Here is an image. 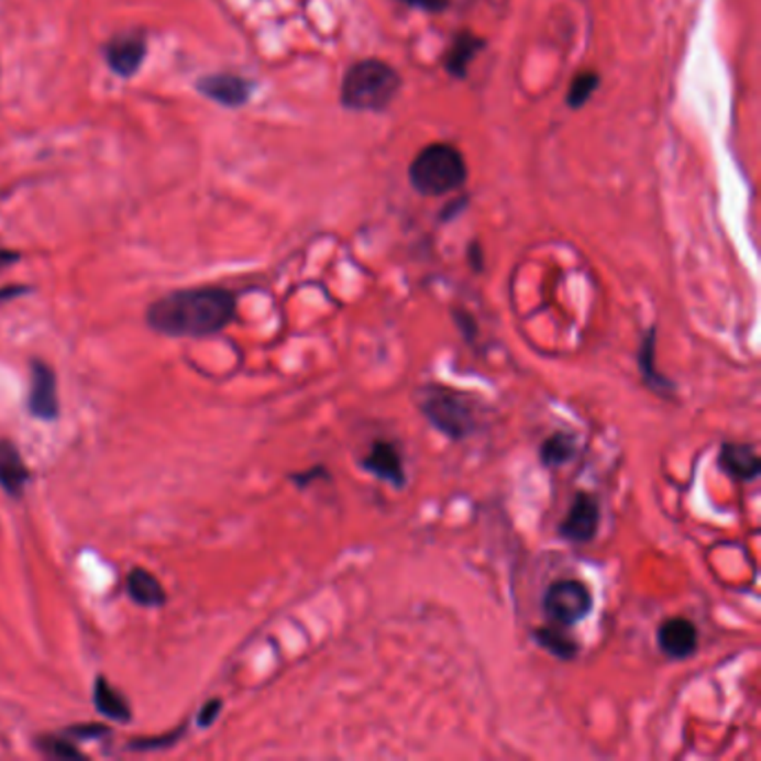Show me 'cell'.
I'll use <instances>...</instances> for the list:
<instances>
[{"label":"cell","instance_id":"1","mask_svg":"<svg viewBox=\"0 0 761 761\" xmlns=\"http://www.w3.org/2000/svg\"><path fill=\"white\" fill-rule=\"evenodd\" d=\"M238 295L223 286L179 288L155 299L145 311L147 327L166 338H210L231 327Z\"/></svg>","mask_w":761,"mask_h":761},{"label":"cell","instance_id":"2","mask_svg":"<svg viewBox=\"0 0 761 761\" xmlns=\"http://www.w3.org/2000/svg\"><path fill=\"white\" fill-rule=\"evenodd\" d=\"M402 88L396 67L379 58L353 63L342 81V106L353 112H385Z\"/></svg>","mask_w":761,"mask_h":761},{"label":"cell","instance_id":"3","mask_svg":"<svg viewBox=\"0 0 761 761\" xmlns=\"http://www.w3.org/2000/svg\"><path fill=\"white\" fill-rule=\"evenodd\" d=\"M409 181L422 197H444L463 188L467 181V164L463 152L451 143H429L413 157Z\"/></svg>","mask_w":761,"mask_h":761},{"label":"cell","instance_id":"4","mask_svg":"<svg viewBox=\"0 0 761 761\" xmlns=\"http://www.w3.org/2000/svg\"><path fill=\"white\" fill-rule=\"evenodd\" d=\"M420 411L446 438L463 440L476 431V411L472 402L446 387L424 389Z\"/></svg>","mask_w":761,"mask_h":761},{"label":"cell","instance_id":"5","mask_svg":"<svg viewBox=\"0 0 761 761\" xmlns=\"http://www.w3.org/2000/svg\"><path fill=\"white\" fill-rule=\"evenodd\" d=\"M594 607V596L583 581H556L543 594V613L559 626H576Z\"/></svg>","mask_w":761,"mask_h":761},{"label":"cell","instance_id":"6","mask_svg":"<svg viewBox=\"0 0 761 761\" xmlns=\"http://www.w3.org/2000/svg\"><path fill=\"white\" fill-rule=\"evenodd\" d=\"M195 90L228 110H240L244 108L255 92V84L242 74H233V71H210L199 76L195 81Z\"/></svg>","mask_w":761,"mask_h":761},{"label":"cell","instance_id":"7","mask_svg":"<svg viewBox=\"0 0 761 761\" xmlns=\"http://www.w3.org/2000/svg\"><path fill=\"white\" fill-rule=\"evenodd\" d=\"M147 56V38L143 32H119L103 45L106 65L119 79H132Z\"/></svg>","mask_w":761,"mask_h":761},{"label":"cell","instance_id":"8","mask_svg":"<svg viewBox=\"0 0 761 761\" xmlns=\"http://www.w3.org/2000/svg\"><path fill=\"white\" fill-rule=\"evenodd\" d=\"M27 407H30V413L43 422H54L60 416L56 373L43 360H32Z\"/></svg>","mask_w":761,"mask_h":761},{"label":"cell","instance_id":"9","mask_svg":"<svg viewBox=\"0 0 761 761\" xmlns=\"http://www.w3.org/2000/svg\"><path fill=\"white\" fill-rule=\"evenodd\" d=\"M598 522H600L598 500L585 492H578L567 516L559 525V534L570 543L583 545L596 537Z\"/></svg>","mask_w":761,"mask_h":761},{"label":"cell","instance_id":"10","mask_svg":"<svg viewBox=\"0 0 761 761\" xmlns=\"http://www.w3.org/2000/svg\"><path fill=\"white\" fill-rule=\"evenodd\" d=\"M659 648L670 659H688L697 652L699 646V632L697 626L683 617H674L661 624L657 632Z\"/></svg>","mask_w":761,"mask_h":761},{"label":"cell","instance_id":"11","mask_svg":"<svg viewBox=\"0 0 761 761\" xmlns=\"http://www.w3.org/2000/svg\"><path fill=\"white\" fill-rule=\"evenodd\" d=\"M362 467L366 472H371L375 478L385 481V483H391L394 487H405L407 485L402 455H400V451H398V446L394 442H387V440L373 442V446L364 455Z\"/></svg>","mask_w":761,"mask_h":761},{"label":"cell","instance_id":"12","mask_svg":"<svg viewBox=\"0 0 761 761\" xmlns=\"http://www.w3.org/2000/svg\"><path fill=\"white\" fill-rule=\"evenodd\" d=\"M30 481L32 472L19 446L8 438H0V489L10 498H23Z\"/></svg>","mask_w":761,"mask_h":761},{"label":"cell","instance_id":"13","mask_svg":"<svg viewBox=\"0 0 761 761\" xmlns=\"http://www.w3.org/2000/svg\"><path fill=\"white\" fill-rule=\"evenodd\" d=\"M719 470L737 481H754L761 472L754 446L741 442H724L719 449Z\"/></svg>","mask_w":761,"mask_h":761},{"label":"cell","instance_id":"14","mask_svg":"<svg viewBox=\"0 0 761 761\" xmlns=\"http://www.w3.org/2000/svg\"><path fill=\"white\" fill-rule=\"evenodd\" d=\"M485 49V41L472 32H459L451 41V47L444 54V69L453 79H465L470 63Z\"/></svg>","mask_w":761,"mask_h":761},{"label":"cell","instance_id":"15","mask_svg":"<svg viewBox=\"0 0 761 761\" xmlns=\"http://www.w3.org/2000/svg\"><path fill=\"white\" fill-rule=\"evenodd\" d=\"M125 589L130 598L143 607H162L166 603V589L162 587L155 574H150L143 567H132L128 572Z\"/></svg>","mask_w":761,"mask_h":761},{"label":"cell","instance_id":"16","mask_svg":"<svg viewBox=\"0 0 761 761\" xmlns=\"http://www.w3.org/2000/svg\"><path fill=\"white\" fill-rule=\"evenodd\" d=\"M92 697H95V706L97 710L108 717L110 721L117 724H128L132 721V710L128 699L112 686V683L106 676H97L95 679V688H92Z\"/></svg>","mask_w":761,"mask_h":761},{"label":"cell","instance_id":"17","mask_svg":"<svg viewBox=\"0 0 761 761\" xmlns=\"http://www.w3.org/2000/svg\"><path fill=\"white\" fill-rule=\"evenodd\" d=\"M654 362H657V329H650L643 344H641V351H639V368H641L646 385L652 391H657L659 396H672L674 383H670L665 375H661L657 371Z\"/></svg>","mask_w":761,"mask_h":761},{"label":"cell","instance_id":"18","mask_svg":"<svg viewBox=\"0 0 761 761\" xmlns=\"http://www.w3.org/2000/svg\"><path fill=\"white\" fill-rule=\"evenodd\" d=\"M576 451V438L572 433L556 431L541 444V461L545 467H561L574 459Z\"/></svg>","mask_w":761,"mask_h":761},{"label":"cell","instance_id":"19","mask_svg":"<svg viewBox=\"0 0 761 761\" xmlns=\"http://www.w3.org/2000/svg\"><path fill=\"white\" fill-rule=\"evenodd\" d=\"M534 639L539 641V646H543L545 650H550L559 659H574L578 652L576 641H572L570 637H563V632L552 630V628L534 630Z\"/></svg>","mask_w":761,"mask_h":761},{"label":"cell","instance_id":"20","mask_svg":"<svg viewBox=\"0 0 761 761\" xmlns=\"http://www.w3.org/2000/svg\"><path fill=\"white\" fill-rule=\"evenodd\" d=\"M598 84H600V76L596 71H578L574 76L572 86H570V92H567V106L572 110L583 108L592 99V95L596 92Z\"/></svg>","mask_w":761,"mask_h":761},{"label":"cell","instance_id":"21","mask_svg":"<svg viewBox=\"0 0 761 761\" xmlns=\"http://www.w3.org/2000/svg\"><path fill=\"white\" fill-rule=\"evenodd\" d=\"M36 748H41L43 754L49 759H86V754L76 748L71 741H65V739L54 737V735L38 737Z\"/></svg>","mask_w":761,"mask_h":761},{"label":"cell","instance_id":"22","mask_svg":"<svg viewBox=\"0 0 761 761\" xmlns=\"http://www.w3.org/2000/svg\"><path fill=\"white\" fill-rule=\"evenodd\" d=\"M184 732H186V728H179V730H175V732H168V735L155 737V739H134V741L130 743V748H132V750H152V748L173 746V743H177L179 735H184Z\"/></svg>","mask_w":761,"mask_h":761},{"label":"cell","instance_id":"23","mask_svg":"<svg viewBox=\"0 0 761 761\" xmlns=\"http://www.w3.org/2000/svg\"><path fill=\"white\" fill-rule=\"evenodd\" d=\"M110 732L108 726H99V724H86V726H74L67 730V735L79 737V739H99L106 737Z\"/></svg>","mask_w":761,"mask_h":761},{"label":"cell","instance_id":"24","mask_svg":"<svg viewBox=\"0 0 761 761\" xmlns=\"http://www.w3.org/2000/svg\"><path fill=\"white\" fill-rule=\"evenodd\" d=\"M219 713H221V699H212V702H208V704L199 710L197 724H199L201 728H210V726L214 724V719L219 717Z\"/></svg>","mask_w":761,"mask_h":761},{"label":"cell","instance_id":"25","mask_svg":"<svg viewBox=\"0 0 761 761\" xmlns=\"http://www.w3.org/2000/svg\"><path fill=\"white\" fill-rule=\"evenodd\" d=\"M467 197H459V199H451V201H446L444 203V208L440 210V221H451V219H455V217H459L465 208H467Z\"/></svg>","mask_w":761,"mask_h":761},{"label":"cell","instance_id":"26","mask_svg":"<svg viewBox=\"0 0 761 761\" xmlns=\"http://www.w3.org/2000/svg\"><path fill=\"white\" fill-rule=\"evenodd\" d=\"M400 3L416 8V10H422V12H442V10H446L449 0H400Z\"/></svg>","mask_w":761,"mask_h":761},{"label":"cell","instance_id":"27","mask_svg":"<svg viewBox=\"0 0 761 761\" xmlns=\"http://www.w3.org/2000/svg\"><path fill=\"white\" fill-rule=\"evenodd\" d=\"M329 474H327V470H322V467H316V470H309V472H301V474H293V481H295V485H299V487H307L311 481H318V478H327Z\"/></svg>","mask_w":761,"mask_h":761},{"label":"cell","instance_id":"28","mask_svg":"<svg viewBox=\"0 0 761 761\" xmlns=\"http://www.w3.org/2000/svg\"><path fill=\"white\" fill-rule=\"evenodd\" d=\"M453 320H455V324H459V327L463 329V333L467 335V340L474 338V333H476V322H474L465 311H455V313H453Z\"/></svg>","mask_w":761,"mask_h":761},{"label":"cell","instance_id":"29","mask_svg":"<svg viewBox=\"0 0 761 761\" xmlns=\"http://www.w3.org/2000/svg\"><path fill=\"white\" fill-rule=\"evenodd\" d=\"M16 262H21V253L19 251L0 246V273H3L5 268H10V266H14Z\"/></svg>","mask_w":761,"mask_h":761},{"label":"cell","instance_id":"30","mask_svg":"<svg viewBox=\"0 0 761 761\" xmlns=\"http://www.w3.org/2000/svg\"><path fill=\"white\" fill-rule=\"evenodd\" d=\"M467 257H470L472 268H474L476 273H481V271H483V249H481V244H478V242H472V244H470V249H467Z\"/></svg>","mask_w":761,"mask_h":761},{"label":"cell","instance_id":"31","mask_svg":"<svg viewBox=\"0 0 761 761\" xmlns=\"http://www.w3.org/2000/svg\"><path fill=\"white\" fill-rule=\"evenodd\" d=\"M25 293H30L27 286H5V288H0V304L10 301V299H16V297H21Z\"/></svg>","mask_w":761,"mask_h":761}]
</instances>
